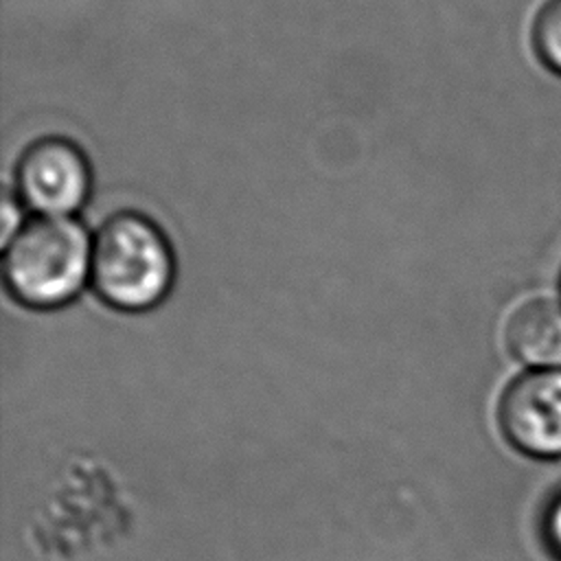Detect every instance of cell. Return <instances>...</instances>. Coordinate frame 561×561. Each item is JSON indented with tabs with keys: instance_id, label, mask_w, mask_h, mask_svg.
<instances>
[{
	"instance_id": "6da1fadb",
	"label": "cell",
	"mask_w": 561,
	"mask_h": 561,
	"mask_svg": "<svg viewBox=\"0 0 561 561\" xmlns=\"http://www.w3.org/2000/svg\"><path fill=\"white\" fill-rule=\"evenodd\" d=\"M173 252L162 230L145 215H112L92 243L90 280L112 307L140 311L158 305L173 283Z\"/></svg>"
},
{
	"instance_id": "7a4b0ae2",
	"label": "cell",
	"mask_w": 561,
	"mask_h": 561,
	"mask_svg": "<svg viewBox=\"0 0 561 561\" xmlns=\"http://www.w3.org/2000/svg\"><path fill=\"white\" fill-rule=\"evenodd\" d=\"M92 245L68 217H42L15 232L4 250V280L24 305L48 309L68 302L90 274Z\"/></svg>"
},
{
	"instance_id": "3957f363",
	"label": "cell",
	"mask_w": 561,
	"mask_h": 561,
	"mask_svg": "<svg viewBox=\"0 0 561 561\" xmlns=\"http://www.w3.org/2000/svg\"><path fill=\"white\" fill-rule=\"evenodd\" d=\"M495 419L502 438L522 456L561 458V368L515 375L497 399Z\"/></svg>"
},
{
	"instance_id": "277c9868",
	"label": "cell",
	"mask_w": 561,
	"mask_h": 561,
	"mask_svg": "<svg viewBox=\"0 0 561 561\" xmlns=\"http://www.w3.org/2000/svg\"><path fill=\"white\" fill-rule=\"evenodd\" d=\"M22 202L44 217H66L90 191V164L81 147L61 136L31 142L18 162Z\"/></svg>"
},
{
	"instance_id": "5b68a950",
	"label": "cell",
	"mask_w": 561,
	"mask_h": 561,
	"mask_svg": "<svg viewBox=\"0 0 561 561\" xmlns=\"http://www.w3.org/2000/svg\"><path fill=\"white\" fill-rule=\"evenodd\" d=\"M504 344L524 370L561 368V298L522 300L504 322Z\"/></svg>"
},
{
	"instance_id": "8992f818",
	"label": "cell",
	"mask_w": 561,
	"mask_h": 561,
	"mask_svg": "<svg viewBox=\"0 0 561 561\" xmlns=\"http://www.w3.org/2000/svg\"><path fill=\"white\" fill-rule=\"evenodd\" d=\"M530 42L537 59L561 77V0H546L530 28Z\"/></svg>"
},
{
	"instance_id": "52a82bcc",
	"label": "cell",
	"mask_w": 561,
	"mask_h": 561,
	"mask_svg": "<svg viewBox=\"0 0 561 561\" xmlns=\"http://www.w3.org/2000/svg\"><path fill=\"white\" fill-rule=\"evenodd\" d=\"M537 537L550 561H561V486L550 491L537 513Z\"/></svg>"
},
{
	"instance_id": "ba28073f",
	"label": "cell",
	"mask_w": 561,
	"mask_h": 561,
	"mask_svg": "<svg viewBox=\"0 0 561 561\" xmlns=\"http://www.w3.org/2000/svg\"><path fill=\"white\" fill-rule=\"evenodd\" d=\"M559 285H561V280H559Z\"/></svg>"
}]
</instances>
